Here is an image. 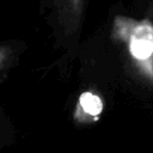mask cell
Segmentation results:
<instances>
[{"label": "cell", "mask_w": 153, "mask_h": 153, "mask_svg": "<svg viewBox=\"0 0 153 153\" xmlns=\"http://www.w3.org/2000/svg\"><path fill=\"white\" fill-rule=\"evenodd\" d=\"M86 6L87 0H39V8L48 19L67 31L80 26Z\"/></svg>", "instance_id": "obj_1"}, {"label": "cell", "mask_w": 153, "mask_h": 153, "mask_svg": "<svg viewBox=\"0 0 153 153\" xmlns=\"http://www.w3.org/2000/svg\"><path fill=\"white\" fill-rule=\"evenodd\" d=\"M80 105L84 109V111H86L87 114L92 115V116H97L102 112L103 110V103L100 100V98L91 92H84L80 96Z\"/></svg>", "instance_id": "obj_2"}, {"label": "cell", "mask_w": 153, "mask_h": 153, "mask_svg": "<svg viewBox=\"0 0 153 153\" xmlns=\"http://www.w3.org/2000/svg\"><path fill=\"white\" fill-rule=\"evenodd\" d=\"M5 59H6V50H5L4 47H0V67L4 63Z\"/></svg>", "instance_id": "obj_3"}, {"label": "cell", "mask_w": 153, "mask_h": 153, "mask_svg": "<svg viewBox=\"0 0 153 153\" xmlns=\"http://www.w3.org/2000/svg\"><path fill=\"white\" fill-rule=\"evenodd\" d=\"M148 14H149V17H152L153 18V0L149 2V6H148Z\"/></svg>", "instance_id": "obj_4"}]
</instances>
